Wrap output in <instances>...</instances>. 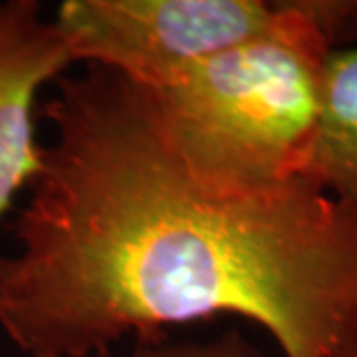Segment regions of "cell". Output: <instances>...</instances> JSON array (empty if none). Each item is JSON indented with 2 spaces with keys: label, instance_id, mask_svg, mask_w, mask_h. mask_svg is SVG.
Returning a JSON list of instances; mask_svg holds the SVG:
<instances>
[{
  "label": "cell",
  "instance_id": "cell-1",
  "mask_svg": "<svg viewBox=\"0 0 357 357\" xmlns=\"http://www.w3.org/2000/svg\"><path fill=\"white\" fill-rule=\"evenodd\" d=\"M40 169L0 255V330L28 357L236 316L284 357H357V217L304 175L238 189L199 173L153 93L62 76Z\"/></svg>",
  "mask_w": 357,
  "mask_h": 357
},
{
  "label": "cell",
  "instance_id": "cell-2",
  "mask_svg": "<svg viewBox=\"0 0 357 357\" xmlns=\"http://www.w3.org/2000/svg\"><path fill=\"white\" fill-rule=\"evenodd\" d=\"M357 32V2L288 0L264 34L149 89L178 153L199 173L260 189L304 173L333 50Z\"/></svg>",
  "mask_w": 357,
  "mask_h": 357
},
{
  "label": "cell",
  "instance_id": "cell-5",
  "mask_svg": "<svg viewBox=\"0 0 357 357\" xmlns=\"http://www.w3.org/2000/svg\"><path fill=\"white\" fill-rule=\"evenodd\" d=\"M304 177L357 217V48L332 52Z\"/></svg>",
  "mask_w": 357,
  "mask_h": 357
},
{
  "label": "cell",
  "instance_id": "cell-4",
  "mask_svg": "<svg viewBox=\"0 0 357 357\" xmlns=\"http://www.w3.org/2000/svg\"><path fill=\"white\" fill-rule=\"evenodd\" d=\"M72 66L60 28L38 0H0V218L40 169L38 93Z\"/></svg>",
  "mask_w": 357,
  "mask_h": 357
},
{
  "label": "cell",
  "instance_id": "cell-6",
  "mask_svg": "<svg viewBox=\"0 0 357 357\" xmlns=\"http://www.w3.org/2000/svg\"><path fill=\"white\" fill-rule=\"evenodd\" d=\"M131 357H264L238 330H229L211 340L169 342L165 335L137 340Z\"/></svg>",
  "mask_w": 357,
  "mask_h": 357
},
{
  "label": "cell",
  "instance_id": "cell-3",
  "mask_svg": "<svg viewBox=\"0 0 357 357\" xmlns=\"http://www.w3.org/2000/svg\"><path fill=\"white\" fill-rule=\"evenodd\" d=\"M284 2L66 0L54 13L76 64L161 89L191 68L264 34Z\"/></svg>",
  "mask_w": 357,
  "mask_h": 357
}]
</instances>
